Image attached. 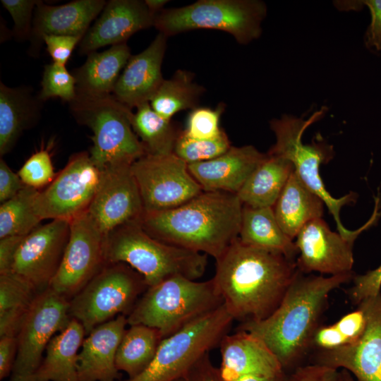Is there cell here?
I'll list each match as a JSON object with an SVG mask.
<instances>
[{
	"instance_id": "obj_1",
	"label": "cell",
	"mask_w": 381,
	"mask_h": 381,
	"mask_svg": "<svg viewBox=\"0 0 381 381\" xmlns=\"http://www.w3.org/2000/svg\"><path fill=\"white\" fill-rule=\"evenodd\" d=\"M296 270L295 260L238 238L216 260L212 279L234 320L256 322L277 308Z\"/></svg>"
},
{
	"instance_id": "obj_2",
	"label": "cell",
	"mask_w": 381,
	"mask_h": 381,
	"mask_svg": "<svg viewBox=\"0 0 381 381\" xmlns=\"http://www.w3.org/2000/svg\"><path fill=\"white\" fill-rule=\"evenodd\" d=\"M353 277L352 272L324 277L297 269L277 308L262 320L242 322L238 329L262 340L284 371L295 369L311 349L329 294Z\"/></svg>"
},
{
	"instance_id": "obj_3",
	"label": "cell",
	"mask_w": 381,
	"mask_h": 381,
	"mask_svg": "<svg viewBox=\"0 0 381 381\" xmlns=\"http://www.w3.org/2000/svg\"><path fill=\"white\" fill-rule=\"evenodd\" d=\"M243 207L236 193L203 190L175 208L144 213L141 224L159 241L216 260L238 238Z\"/></svg>"
},
{
	"instance_id": "obj_4",
	"label": "cell",
	"mask_w": 381,
	"mask_h": 381,
	"mask_svg": "<svg viewBox=\"0 0 381 381\" xmlns=\"http://www.w3.org/2000/svg\"><path fill=\"white\" fill-rule=\"evenodd\" d=\"M104 258L106 264L129 265L143 277L148 287L175 276L197 280L207 266V255L153 238L144 230L141 219L105 235Z\"/></svg>"
},
{
	"instance_id": "obj_5",
	"label": "cell",
	"mask_w": 381,
	"mask_h": 381,
	"mask_svg": "<svg viewBox=\"0 0 381 381\" xmlns=\"http://www.w3.org/2000/svg\"><path fill=\"white\" fill-rule=\"evenodd\" d=\"M325 111V109L317 111L307 119L288 114L272 119L270 128L275 135L276 142L267 154L284 158L292 163L302 182L327 207L334 219L338 233L354 242L361 233L376 223L377 217L372 215L364 225L356 230H349L344 226L339 216L341 208L356 202L357 195L350 192L339 198L333 197L325 188L320 174V165L332 157V146L323 143L305 144L302 140L305 131L320 119Z\"/></svg>"
},
{
	"instance_id": "obj_6",
	"label": "cell",
	"mask_w": 381,
	"mask_h": 381,
	"mask_svg": "<svg viewBox=\"0 0 381 381\" xmlns=\"http://www.w3.org/2000/svg\"><path fill=\"white\" fill-rule=\"evenodd\" d=\"M224 304L212 279L175 276L148 287L127 316L128 325H145L163 339Z\"/></svg>"
},
{
	"instance_id": "obj_7",
	"label": "cell",
	"mask_w": 381,
	"mask_h": 381,
	"mask_svg": "<svg viewBox=\"0 0 381 381\" xmlns=\"http://www.w3.org/2000/svg\"><path fill=\"white\" fill-rule=\"evenodd\" d=\"M68 104L75 121L92 132L89 153L100 170L113 165H132L145 155L131 125L132 109L112 94L98 97L77 95Z\"/></svg>"
},
{
	"instance_id": "obj_8",
	"label": "cell",
	"mask_w": 381,
	"mask_h": 381,
	"mask_svg": "<svg viewBox=\"0 0 381 381\" xmlns=\"http://www.w3.org/2000/svg\"><path fill=\"white\" fill-rule=\"evenodd\" d=\"M267 11L259 0H199L164 8L156 14L153 26L167 37L197 29L218 30L247 44L260 37Z\"/></svg>"
},
{
	"instance_id": "obj_9",
	"label": "cell",
	"mask_w": 381,
	"mask_h": 381,
	"mask_svg": "<svg viewBox=\"0 0 381 381\" xmlns=\"http://www.w3.org/2000/svg\"><path fill=\"white\" fill-rule=\"evenodd\" d=\"M234 320L223 304L164 338L143 371L119 381H176L186 378L194 365L219 344Z\"/></svg>"
},
{
	"instance_id": "obj_10",
	"label": "cell",
	"mask_w": 381,
	"mask_h": 381,
	"mask_svg": "<svg viewBox=\"0 0 381 381\" xmlns=\"http://www.w3.org/2000/svg\"><path fill=\"white\" fill-rule=\"evenodd\" d=\"M147 288L143 277L129 265L106 264L69 301L70 317L83 326L87 336L118 315L128 316Z\"/></svg>"
},
{
	"instance_id": "obj_11",
	"label": "cell",
	"mask_w": 381,
	"mask_h": 381,
	"mask_svg": "<svg viewBox=\"0 0 381 381\" xmlns=\"http://www.w3.org/2000/svg\"><path fill=\"white\" fill-rule=\"evenodd\" d=\"M71 320L69 300L50 287L39 292L17 334V355L9 381H32L48 344Z\"/></svg>"
},
{
	"instance_id": "obj_12",
	"label": "cell",
	"mask_w": 381,
	"mask_h": 381,
	"mask_svg": "<svg viewBox=\"0 0 381 381\" xmlns=\"http://www.w3.org/2000/svg\"><path fill=\"white\" fill-rule=\"evenodd\" d=\"M141 195L144 213L179 207L203 190L190 174L188 164L174 153L145 154L131 167Z\"/></svg>"
},
{
	"instance_id": "obj_13",
	"label": "cell",
	"mask_w": 381,
	"mask_h": 381,
	"mask_svg": "<svg viewBox=\"0 0 381 381\" xmlns=\"http://www.w3.org/2000/svg\"><path fill=\"white\" fill-rule=\"evenodd\" d=\"M101 174L89 152L71 155L53 181L39 192L35 202L37 214L42 220L70 222L87 212L97 190Z\"/></svg>"
},
{
	"instance_id": "obj_14",
	"label": "cell",
	"mask_w": 381,
	"mask_h": 381,
	"mask_svg": "<svg viewBox=\"0 0 381 381\" xmlns=\"http://www.w3.org/2000/svg\"><path fill=\"white\" fill-rule=\"evenodd\" d=\"M104 238L88 211L70 221L68 243L49 287L71 300L106 265Z\"/></svg>"
},
{
	"instance_id": "obj_15",
	"label": "cell",
	"mask_w": 381,
	"mask_h": 381,
	"mask_svg": "<svg viewBox=\"0 0 381 381\" xmlns=\"http://www.w3.org/2000/svg\"><path fill=\"white\" fill-rule=\"evenodd\" d=\"M70 233V222L54 219L26 235L14 258L11 272L37 292L49 285L60 266Z\"/></svg>"
},
{
	"instance_id": "obj_16",
	"label": "cell",
	"mask_w": 381,
	"mask_h": 381,
	"mask_svg": "<svg viewBox=\"0 0 381 381\" xmlns=\"http://www.w3.org/2000/svg\"><path fill=\"white\" fill-rule=\"evenodd\" d=\"M366 316L363 334L353 343L325 351H317L311 364L343 368L357 381H381V292L363 300Z\"/></svg>"
},
{
	"instance_id": "obj_17",
	"label": "cell",
	"mask_w": 381,
	"mask_h": 381,
	"mask_svg": "<svg viewBox=\"0 0 381 381\" xmlns=\"http://www.w3.org/2000/svg\"><path fill=\"white\" fill-rule=\"evenodd\" d=\"M131 165H113L101 170V179L88 209L106 235L131 222L140 220L144 209Z\"/></svg>"
},
{
	"instance_id": "obj_18",
	"label": "cell",
	"mask_w": 381,
	"mask_h": 381,
	"mask_svg": "<svg viewBox=\"0 0 381 381\" xmlns=\"http://www.w3.org/2000/svg\"><path fill=\"white\" fill-rule=\"evenodd\" d=\"M295 238L298 254L296 267L302 272L329 276L352 272L354 242L332 231L322 218L309 222Z\"/></svg>"
},
{
	"instance_id": "obj_19",
	"label": "cell",
	"mask_w": 381,
	"mask_h": 381,
	"mask_svg": "<svg viewBox=\"0 0 381 381\" xmlns=\"http://www.w3.org/2000/svg\"><path fill=\"white\" fill-rule=\"evenodd\" d=\"M155 17L144 1H109L79 43V53L87 55L105 46L126 42L135 32L153 26Z\"/></svg>"
},
{
	"instance_id": "obj_20",
	"label": "cell",
	"mask_w": 381,
	"mask_h": 381,
	"mask_svg": "<svg viewBox=\"0 0 381 381\" xmlns=\"http://www.w3.org/2000/svg\"><path fill=\"white\" fill-rule=\"evenodd\" d=\"M167 40L158 32L145 50L131 56L123 68L112 95L130 109L150 102L164 81L162 64Z\"/></svg>"
},
{
	"instance_id": "obj_21",
	"label": "cell",
	"mask_w": 381,
	"mask_h": 381,
	"mask_svg": "<svg viewBox=\"0 0 381 381\" xmlns=\"http://www.w3.org/2000/svg\"><path fill=\"white\" fill-rule=\"evenodd\" d=\"M221 364L218 368L224 381H236L248 375H284L280 363L265 344L252 334L238 329L226 334L219 343Z\"/></svg>"
},
{
	"instance_id": "obj_22",
	"label": "cell",
	"mask_w": 381,
	"mask_h": 381,
	"mask_svg": "<svg viewBox=\"0 0 381 381\" xmlns=\"http://www.w3.org/2000/svg\"><path fill=\"white\" fill-rule=\"evenodd\" d=\"M267 153L254 146H231L222 155L207 161L188 164V170L204 191L236 193L265 159Z\"/></svg>"
},
{
	"instance_id": "obj_23",
	"label": "cell",
	"mask_w": 381,
	"mask_h": 381,
	"mask_svg": "<svg viewBox=\"0 0 381 381\" xmlns=\"http://www.w3.org/2000/svg\"><path fill=\"white\" fill-rule=\"evenodd\" d=\"M128 325L127 316L120 315L85 336L78 356V381H116L120 378L116 354Z\"/></svg>"
},
{
	"instance_id": "obj_24",
	"label": "cell",
	"mask_w": 381,
	"mask_h": 381,
	"mask_svg": "<svg viewBox=\"0 0 381 381\" xmlns=\"http://www.w3.org/2000/svg\"><path fill=\"white\" fill-rule=\"evenodd\" d=\"M107 4L104 0H75L59 6L38 1L30 36L32 51L37 53L45 35L84 37L91 23Z\"/></svg>"
},
{
	"instance_id": "obj_25",
	"label": "cell",
	"mask_w": 381,
	"mask_h": 381,
	"mask_svg": "<svg viewBox=\"0 0 381 381\" xmlns=\"http://www.w3.org/2000/svg\"><path fill=\"white\" fill-rule=\"evenodd\" d=\"M126 42L87 54L85 63L73 71L78 95L98 97L111 95L129 58Z\"/></svg>"
},
{
	"instance_id": "obj_26",
	"label": "cell",
	"mask_w": 381,
	"mask_h": 381,
	"mask_svg": "<svg viewBox=\"0 0 381 381\" xmlns=\"http://www.w3.org/2000/svg\"><path fill=\"white\" fill-rule=\"evenodd\" d=\"M41 102L30 88L0 83L1 157L11 152L23 131L37 122Z\"/></svg>"
},
{
	"instance_id": "obj_27",
	"label": "cell",
	"mask_w": 381,
	"mask_h": 381,
	"mask_svg": "<svg viewBox=\"0 0 381 381\" xmlns=\"http://www.w3.org/2000/svg\"><path fill=\"white\" fill-rule=\"evenodd\" d=\"M85 337L83 326L71 318L48 344L32 381H78V356Z\"/></svg>"
},
{
	"instance_id": "obj_28",
	"label": "cell",
	"mask_w": 381,
	"mask_h": 381,
	"mask_svg": "<svg viewBox=\"0 0 381 381\" xmlns=\"http://www.w3.org/2000/svg\"><path fill=\"white\" fill-rule=\"evenodd\" d=\"M324 205L322 199L311 191L294 171L273 210L282 230L294 239L306 224L322 217Z\"/></svg>"
},
{
	"instance_id": "obj_29",
	"label": "cell",
	"mask_w": 381,
	"mask_h": 381,
	"mask_svg": "<svg viewBox=\"0 0 381 381\" xmlns=\"http://www.w3.org/2000/svg\"><path fill=\"white\" fill-rule=\"evenodd\" d=\"M238 238L244 244L282 254L291 260L298 255L295 241L279 226L273 207L243 205Z\"/></svg>"
},
{
	"instance_id": "obj_30",
	"label": "cell",
	"mask_w": 381,
	"mask_h": 381,
	"mask_svg": "<svg viewBox=\"0 0 381 381\" xmlns=\"http://www.w3.org/2000/svg\"><path fill=\"white\" fill-rule=\"evenodd\" d=\"M294 171L290 161L267 153L237 195L245 206L273 207Z\"/></svg>"
},
{
	"instance_id": "obj_31",
	"label": "cell",
	"mask_w": 381,
	"mask_h": 381,
	"mask_svg": "<svg viewBox=\"0 0 381 381\" xmlns=\"http://www.w3.org/2000/svg\"><path fill=\"white\" fill-rule=\"evenodd\" d=\"M128 326L116 351V366L131 378L148 366L163 337L157 329L145 325Z\"/></svg>"
},
{
	"instance_id": "obj_32",
	"label": "cell",
	"mask_w": 381,
	"mask_h": 381,
	"mask_svg": "<svg viewBox=\"0 0 381 381\" xmlns=\"http://www.w3.org/2000/svg\"><path fill=\"white\" fill-rule=\"evenodd\" d=\"M37 292L12 272L0 274V337H16Z\"/></svg>"
},
{
	"instance_id": "obj_33",
	"label": "cell",
	"mask_w": 381,
	"mask_h": 381,
	"mask_svg": "<svg viewBox=\"0 0 381 381\" xmlns=\"http://www.w3.org/2000/svg\"><path fill=\"white\" fill-rule=\"evenodd\" d=\"M205 89L194 82V74L177 70L172 77L164 80L151 100L152 109L162 117L171 120L178 112L197 107Z\"/></svg>"
},
{
	"instance_id": "obj_34",
	"label": "cell",
	"mask_w": 381,
	"mask_h": 381,
	"mask_svg": "<svg viewBox=\"0 0 381 381\" xmlns=\"http://www.w3.org/2000/svg\"><path fill=\"white\" fill-rule=\"evenodd\" d=\"M133 131L141 142L145 154L163 155L174 153L177 131L171 120L157 114L149 102L136 107L131 116Z\"/></svg>"
},
{
	"instance_id": "obj_35",
	"label": "cell",
	"mask_w": 381,
	"mask_h": 381,
	"mask_svg": "<svg viewBox=\"0 0 381 381\" xmlns=\"http://www.w3.org/2000/svg\"><path fill=\"white\" fill-rule=\"evenodd\" d=\"M40 190L25 186L15 197L0 206V238L25 236L35 229L42 219L37 214L35 202Z\"/></svg>"
},
{
	"instance_id": "obj_36",
	"label": "cell",
	"mask_w": 381,
	"mask_h": 381,
	"mask_svg": "<svg viewBox=\"0 0 381 381\" xmlns=\"http://www.w3.org/2000/svg\"><path fill=\"white\" fill-rule=\"evenodd\" d=\"M231 147V142L224 130L219 136L210 140L191 139L181 131L174 153L188 164L214 159Z\"/></svg>"
},
{
	"instance_id": "obj_37",
	"label": "cell",
	"mask_w": 381,
	"mask_h": 381,
	"mask_svg": "<svg viewBox=\"0 0 381 381\" xmlns=\"http://www.w3.org/2000/svg\"><path fill=\"white\" fill-rule=\"evenodd\" d=\"M76 96L75 78L66 66L52 63L44 66L38 95L42 102L58 97L70 103Z\"/></svg>"
},
{
	"instance_id": "obj_38",
	"label": "cell",
	"mask_w": 381,
	"mask_h": 381,
	"mask_svg": "<svg viewBox=\"0 0 381 381\" xmlns=\"http://www.w3.org/2000/svg\"><path fill=\"white\" fill-rule=\"evenodd\" d=\"M224 110V104H219L215 109L196 107L192 109L188 114L183 133L195 140L217 138L223 131L219 126V121Z\"/></svg>"
},
{
	"instance_id": "obj_39",
	"label": "cell",
	"mask_w": 381,
	"mask_h": 381,
	"mask_svg": "<svg viewBox=\"0 0 381 381\" xmlns=\"http://www.w3.org/2000/svg\"><path fill=\"white\" fill-rule=\"evenodd\" d=\"M18 174L26 186L37 190L48 186L57 175L51 155L45 149L32 154L19 169Z\"/></svg>"
},
{
	"instance_id": "obj_40",
	"label": "cell",
	"mask_w": 381,
	"mask_h": 381,
	"mask_svg": "<svg viewBox=\"0 0 381 381\" xmlns=\"http://www.w3.org/2000/svg\"><path fill=\"white\" fill-rule=\"evenodd\" d=\"M36 0H1L2 6L11 16L14 36L20 40H30L32 29V13L35 11Z\"/></svg>"
},
{
	"instance_id": "obj_41",
	"label": "cell",
	"mask_w": 381,
	"mask_h": 381,
	"mask_svg": "<svg viewBox=\"0 0 381 381\" xmlns=\"http://www.w3.org/2000/svg\"><path fill=\"white\" fill-rule=\"evenodd\" d=\"M353 284L348 294L351 302L358 305L365 298L380 293L381 288V263L375 269L365 274L353 277Z\"/></svg>"
},
{
	"instance_id": "obj_42",
	"label": "cell",
	"mask_w": 381,
	"mask_h": 381,
	"mask_svg": "<svg viewBox=\"0 0 381 381\" xmlns=\"http://www.w3.org/2000/svg\"><path fill=\"white\" fill-rule=\"evenodd\" d=\"M82 39L80 36L45 35L42 37V42L45 43L53 63L66 66L75 46Z\"/></svg>"
},
{
	"instance_id": "obj_43",
	"label": "cell",
	"mask_w": 381,
	"mask_h": 381,
	"mask_svg": "<svg viewBox=\"0 0 381 381\" xmlns=\"http://www.w3.org/2000/svg\"><path fill=\"white\" fill-rule=\"evenodd\" d=\"M366 322L365 312L358 306L357 309L342 316L334 325L349 344L361 337L365 329Z\"/></svg>"
},
{
	"instance_id": "obj_44",
	"label": "cell",
	"mask_w": 381,
	"mask_h": 381,
	"mask_svg": "<svg viewBox=\"0 0 381 381\" xmlns=\"http://www.w3.org/2000/svg\"><path fill=\"white\" fill-rule=\"evenodd\" d=\"M285 381H341L340 372L318 364L300 365L286 377Z\"/></svg>"
},
{
	"instance_id": "obj_45",
	"label": "cell",
	"mask_w": 381,
	"mask_h": 381,
	"mask_svg": "<svg viewBox=\"0 0 381 381\" xmlns=\"http://www.w3.org/2000/svg\"><path fill=\"white\" fill-rule=\"evenodd\" d=\"M368 8L371 20L365 35V43L368 49L381 52V0L361 1Z\"/></svg>"
},
{
	"instance_id": "obj_46",
	"label": "cell",
	"mask_w": 381,
	"mask_h": 381,
	"mask_svg": "<svg viewBox=\"0 0 381 381\" xmlns=\"http://www.w3.org/2000/svg\"><path fill=\"white\" fill-rule=\"evenodd\" d=\"M25 185L18 174L14 173L6 162L0 159V202L1 204L15 197Z\"/></svg>"
},
{
	"instance_id": "obj_47",
	"label": "cell",
	"mask_w": 381,
	"mask_h": 381,
	"mask_svg": "<svg viewBox=\"0 0 381 381\" xmlns=\"http://www.w3.org/2000/svg\"><path fill=\"white\" fill-rule=\"evenodd\" d=\"M18 350L16 337H0V380L10 377Z\"/></svg>"
},
{
	"instance_id": "obj_48",
	"label": "cell",
	"mask_w": 381,
	"mask_h": 381,
	"mask_svg": "<svg viewBox=\"0 0 381 381\" xmlns=\"http://www.w3.org/2000/svg\"><path fill=\"white\" fill-rule=\"evenodd\" d=\"M25 236H9L0 238V274L11 272L15 255Z\"/></svg>"
},
{
	"instance_id": "obj_49",
	"label": "cell",
	"mask_w": 381,
	"mask_h": 381,
	"mask_svg": "<svg viewBox=\"0 0 381 381\" xmlns=\"http://www.w3.org/2000/svg\"><path fill=\"white\" fill-rule=\"evenodd\" d=\"M209 353L205 355L186 377V381H224L219 368L211 362Z\"/></svg>"
},
{
	"instance_id": "obj_50",
	"label": "cell",
	"mask_w": 381,
	"mask_h": 381,
	"mask_svg": "<svg viewBox=\"0 0 381 381\" xmlns=\"http://www.w3.org/2000/svg\"><path fill=\"white\" fill-rule=\"evenodd\" d=\"M149 11L156 16L164 9V5L167 4V0H145L144 1Z\"/></svg>"
},
{
	"instance_id": "obj_51",
	"label": "cell",
	"mask_w": 381,
	"mask_h": 381,
	"mask_svg": "<svg viewBox=\"0 0 381 381\" xmlns=\"http://www.w3.org/2000/svg\"><path fill=\"white\" fill-rule=\"evenodd\" d=\"M285 375L279 377L248 375L242 377L236 381H285Z\"/></svg>"
},
{
	"instance_id": "obj_52",
	"label": "cell",
	"mask_w": 381,
	"mask_h": 381,
	"mask_svg": "<svg viewBox=\"0 0 381 381\" xmlns=\"http://www.w3.org/2000/svg\"><path fill=\"white\" fill-rule=\"evenodd\" d=\"M341 381H355L351 374L346 370H342L340 371Z\"/></svg>"
},
{
	"instance_id": "obj_53",
	"label": "cell",
	"mask_w": 381,
	"mask_h": 381,
	"mask_svg": "<svg viewBox=\"0 0 381 381\" xmlns=\"http://www.w3.org/2000/svg\"><path fill=\"white\" fill-rule=\"evenodd\" d=\"M176 381H186V378H181V379H179Z\"/></svg>"
}]
</instances>
